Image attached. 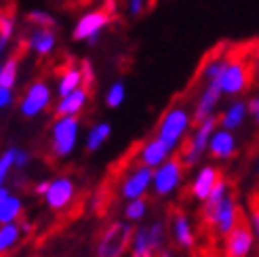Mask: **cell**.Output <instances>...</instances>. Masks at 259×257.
Segmentation results:
<instances>
[{
    "mask_svg": "<svg viewBox=\"0 0 259 257\" xmlns=\"http://www.w3.org/2000/svg\"><path fill=\"white\" fill-rule=\"evenodd\" d=\"M82 87V72L80 68H68L66 72L61 74L59 78V84H57V93L59 97H66L70 95L72 91H76V89Z\"/></svg>",
    "mask_w": 259,
    "mask_h": 257,
    "instance_id": "21",
    "label": "cell"
},
{
    "mask_svg": "<svg viewBox=\"0 0 259 257\" xmlns=\"http://www.w3.org/2000/svg\"><path fill=\"white\" fill-rule=\"evenodd\" d=\"M158 257H175V255H173L171 251H166V249H160V251H158Z\"/></svg>",
    "mask_w": 259,
    "mask_h": 257,
    "instance_id": "41",
    "label": "cell"
},
{
    "mask_svg": "<svg viewBox=\"0 0 259 257\" xmlns=\"http://www.w3.org/2000/svg\"><path fill=\"white\" fill-rule=\"evenodd\" d=\"M251 228H253V232L259 238V196L251 198Z\"/></svg>",
    "mask_w": 259,
    "mask_h": 257,
    "instance_id": "33",
    "label": "cell"
},
{
    "mask_svg": "<svg viewBox=\"0 0 259 257\" xmlns=\"http://www.w3.org/2000/svg\"><path fill=\"white\" fill-rule=\"evenodd\" d=\"M49 104H51V89H49V84L45 80H36V82H32L28 87V91H25V95L21 99L19 110H21L23 116L32 118V116H38V114H40Z\"/></svg>",
    "mask_w": 259,
    "mask_h": 257,
    "instance_id": "10",
    "label": "cell"
},
{
    "mask_svg": "<svg viewBox=\"0 0 259 257\" xmlns=\"http://www.w3.org/2000/svg\"><path fill=\"white\" fill-rule=\"evenodd\" d=\"M171 226H173V236L179 242V247H184V249L194 247V232H192L190 220L186 217L184 211L171 213Z\"/></svg>",
    "mask_w": 259,
    "mask_h": 257,
    "instance_id": "18",
    "label": "cell"
},
{
    "mask_svg": "<svg viewBox=\"0 0 259 257\" xmlns=\"http://www.w3.org/2000/svg\"><path fill=\"white\" fill-rule=\"evenodd\" d=\"M49 188H51V182H40V184H36V186H34V194L45 196L47 192H49Z\"/></svg>",
    "mask_w": 259,
    "mask_h": 257,
    "instance_id": "38",
    "label": "cell"
},
{
    "mask_svg": "<svg viewBox=\"0 0 259 257\" xmlns=\"http://www.w3.org/2000/svg\"><path fill=\"white\" fill-rule=\"evenodd\" d=\"M238 217H240V209L236 204V198H234V192H228L226 198L219 202V207L215 209V213L211 215V220L206 222L204 226L206 228H215V232L219 236H228L234 226L238 224Z\"/></svg>",
    "mask_w": 259,
    "mask_h": 257,
    "instance_id": "6",
    "label": "cell"
},
{
    "mask_svg": "<svg viewBox=\"0 0 259 257\" xmlns=\"http://www.w3.org/2000/svg\"><path fill=\"white\" fill-rule=\"evenodd\" d=\"M9 196H11V192H9V190L3 186V188H0V209H3V204L9 200Z\"/></svg>",
    "mask_w": 259,
    "mask_h": 257,
    "instance_id": "39",
    "label": "cell"
},
{
    "mask_svg": "<svg viewBox=\"0 0 259 257\" xmlns=\"http://www.w3.org/2000/svg\"><path fill=\"white\" fill-rule=\"evenodd\" d=\"M222 89H219L217 82H206L204 89H202V93L196 101V110H194V122L200 124L202 120H206L209 116H213V110L217 108L219 104V99H222Z\"/></svg>",
    "mask_w": 259,
    "mask_h": 257,
    "instance_id": "12",
    "label": "cell"
},
{
    "mask_svg": "<svg viewBox=\"0 0 259 257\" xmlns=\"http://www.w3.org/2000/svg\"><path fill=\"white\" fill-rule=\"evenodd\" d=\"M28 45L34 53L49 55L55 49V32L51 28H36L28 38Z\"/></svg>",
    "mask_w": 259,
    "mask_h": 257,
    "instance_id": "19",
    "label": "cell"
},
{
    "mask_svg": "<svg viewBox=\"0 0 259 257\" xmlns=\"http://www.w3.org/2000/svg\"><path fill=\"white\" fill-rule=\"evenodd\" d=\"M215 82L219 84L222 93H226V95L242 93L251 82V74H249L247 63L240 61V59H228V66L224 68L222 76H219Z\"/></svg>",
    "mask_w": 259,
    "mask_h": 257,
    "instance_id": "5",
    "label": "cell"
},
{
    "mask_svg": "<svg viewBox=\"0 0 259 257\" xmlns=\"http://www.w3.org/2000/svg\"><path fill=\"white\" fill-rule=\"evenodd\" d=\"M15 154H17V148H9L3 156H0V188H3L5 179L9 177V171L15 166Z\"/></svg>",
    "mask_w": 259,
    "mask_h": 257,
    "instance_id": "29",
    "label": "cell"
},
{
    "mask_svg": "<svg viewBox=\"0 0 259 257\" xmlns=\"http://www.w3.org/2000/svg\"><path fill=\"white\" fill-rule=\"evenodd\" d=\"M253 249V230H251V222L244 217V213L240 211L238 224L234 226V230L228 234L226 238V257H249Z\"/></svg>",
    "mask_w": 259,
    "mask_h": 257,
    "instance_id": "8",
    "label": "cell"
},
{
    "mask_svg": "<svg viewBox=\"0 0 259 257\" xmlns=\"http://www.w3.org/2000/svg\"><path fill=\"white\" fill-rule=\"evenodd\" d=\"M28 160H30V154L25 150H17V154H15V166L17 169H21V166L28 164Z\"/></svg>",
    "mask_w": 259,
    "mask_h": 257,
    "instance_id": "37",
    "label": "cell"
},
{
    "mask_svg": "<svg viewBox=\"0 0 259 257\" xmlns=\"http://www.w3.org/2000/svg\"><path fill=\"white\" fill-rule=\"evenodd\" d=\"M19 238V228L15 224H7L0 228V253L11 249Z\"/></svg>",
    "mask_w": 259,
    "mask_h": 257,
    "instance_id": "26",
    "label": "cell"
},
{
    "mask_svg": "<svg viewBox=\"0 0 259 257\" xmlns=\"http://www.w3.org/2000/svg\"><path fill=\"white\" fill-rule=\"evenodd\" d=\"M152 253H154V251H133L131 257H154Z\"/></svg>",
    "mask_w": 259,
    "mask_h": 257,
    "instance_id": "40",
    "label": "cell"
},
{
    "mask_svg": "<svg viewBox=\"0 0 259 257\" xmlns=\"http://www.w3.org/2000/svg\"><path fill=\"white\" fill-rule=\"evenodd\" d=\"M0 76H3V63H0Z\"/></svg>",
    "mask_w": 259,
    "mask_h": 257,
    "instance_id": "43",
    "label": "cell"
},
{
    "mask_svg": "<svg viewBox=\"0 0 259 257\" xmlns=\"http://www.w3.org/2000/svg\"><path fill=\"white\" fill-rule=\"evenodd\" d=\"M144 9H146V0H128V13L133 17H139Z\"/></svg>",
    "mask_w": 259,
    "mask_h": 257,
    "instance_id": "34",
    "label": "cell"
},
{
    "mask_svg": "<svg viewBox=\"0 0 259 257\" xmlns=\"http://www.w3.org/2000/svg\"><path fill=\"white\" fill-rule=\"evenodd\" d=\"M150 230V245H152V251H160L162 245H164V238H166V232H164V224L162 222H152L148 226Z\"/></svg>",
    "mask_w": 259,
    "mask_h": 257,
    "instance_id": "28",
    "label": "cell"
},
{
    "mask_svg": "<svg viewBox=\"0 0 259 257\" xmlns=\"http://www.w3.org/2000/svg\"><path fill=\"white\" fill-rule=\"evenodd\" d=\"M209 152L211 156L224 160V158H230L236 154V139L230 131L222 128V131H215L211 141H209Z\"/></svg>",
    "mask_w": 259,
    "mask_h": 257,
    "instance_id": "16",
    "label": "cell"
},
{
    "mask_svg": "<svg viewBox=\"0 0 259 257\" xmlns=\"http://www.w3.org/2000/svg\"><path fill=\"white\" fill-rule=\"evenodd\" d=\"M217 182H219V171L215 166H202L196 175V179H194V184H192V196L204 202L213 192Z\"/></svg>",
    "mask_w": 259,
    "mask_h": 257,
    "instance_id": "15",
    "label": "cell"
},
{
    "mask_svg": "<svg viewBox=\"0 0 259 257\" xmlns=\"http://www.w3.org/2000/svg\"><path fill=\"white\" fill-rule=\"evenodd\" d=\"M78 131H80V120L76 116L57 118L53 122V128H51V152H53L57 158H66L76 148Z\"/></svg>",
    "mask_w": 259,
    "mask_h": 257,
    "instance_id": "3",
    "label": "cell"
},
{
    "mask_svg": "<svg viewBox=\"0 0 259 257\" xmlns=\"http://www.w3.org/2000/svg\"><path fill=\"white\" fill-rule=\"evenodd\" d=\"M184 169L186 164L181 162L179 156H173L169 160H164L156 173H154V190H156V194L160 196H169L171 192H175L181 184V177H184Z\"/></svg>",
    "mask_w": 259,
    "mask_h": 257,
    "instance_id": "7",
    "label": "cell"
},
{
    "mask_svg": "<svg viewBox=\"0 0 259 257\" xmlns=\"http://www.w3.org/2000/svg\"><path fill=\"white\" fill-rule=\"evenodd\" d=\"M87 97H89V91L84 87L80 89H76V91H72L70 95L66 97H61L59 99V104L55 106V114H57V118L61 116H76L87 104Z\"/></svg>",
    "mask_w": 259,
    "mask_h": 257,
    "instance_id": "17",
    "label": "cell"
},
{
    "mask_svg": "<svg viewBox=\"0 0 259 257\" xmlns=\"http://www.w3.org/2000/svg\"><path fill=\"white\" fill-rule=\"evenodd\" d=\"M133 226L128 222H112L106 230L101 232L95 255L97 257H122L133 240Z\"/></svg>",
    "mask_w": 259,
    "mask_h": 257,
    "instance_id": "1",
    "label": "cell"
},
{
    "mask_svg": "<svg viewBox=\"0 0 259 257\" xmlns=\"http://www.w3.org/2000/svg\"><path fill=\"white\" fill-rule=\"evenodd\" d=\"M124 97H126L124 82H114V84L110 87L108 95H106V104H108L110 108H118L122 101H124Z\"/></svg>",
    "mask_w": 259,
    "mask_h": 257,
    "instance_id": "30",
    "label": "cell"
},
{
    "mask_svg": "<svg viewBox=\"0 0 259 257\" xmlns=\"http://www.w3.org/2000/svg\"><path fill=\"white\" fill-rule=\"evenodd\" d=\"M19 213H21V200L17 196H9V200L0 209V224L3 226L13 224L19 217Z\"/></svg>",
    "mask_w": 259,
    "mask_h": 257,
    "instance_id": "24",
    "label": "cell"
},
{
    "mask_svg": "<svg viewBox=\"0 0 259 257\" xmlns=\"http://www.w3.org/2000/svg\"><path fill=\"white\" fill-rule=\"evenodd\" d=\"M217 122H219V118L215 116V114H213V116H209L206 120H202L196 126V131L192 133V137L186 141L184 146H181L179 158H181V162H184L186 166L196 164L198 158L206 152V146H209V141H211V137L215 133V124Z\"/></svg>",
    "mask_w": 259,
    "mask_h": 257,
    "instance_id": "4",
    "label": "cell"
},
{
    "mask_svg": "<svg viewBox=\"0 0 259 257\" xmlns=\"http://www.w3.org/2000/svg\"><path fill=\"white\" fill-rule=\"evenodd\" d=\"M244 116H247V104H242V101H236V104H232L226 114H222L219 116V122H222V126L226 128V131H232V128H238L244 120Z\"/></svg>",
    "mask_w": 259,
    "mask_h": 257,
    "instance_id": "20",
    "label": "cell"
},
{
    "mask_svg": "<svg viewBox=\"0 0 259 257\" xmlns=\"http://www.w3.org/2000/svg\"><path fill=\"white\" fill-rule=\"evenodd\" d=\"M192 122V116L190 112L186 110V106H171L169 110L164 112V116L160 118V124H158V139L164 141L166 146L171 148H177L184 139L188 126Z\"/></svg>",
    "mask_w": 259,
    "mask_h": 257,
    "instance_id": "2",
    "label": "cell"
},
{
    "mask_svg": "<svg viewBox=\"0 0 259 257\" xmlns=\"http://www.w3.org/2000/svg\"><path fill=\"white\" fill-rule=\"evenodd\" d=\"M171 154V148L164 144V141H160L158 137L150 139L148 144H144L139 148V162L141 166H160L166 158H169Z\"/></svg>",
    "mask_w": 259,
    "mask_h": 257,
    "instance_id": "14",
    "label": "cell"
},
{
    "mask_svg": "<svg viewBox=\"0 0 259 257\" xmlns=\"http://www.w3.org/2000/svg\"><path fill=\"white\" fill-rule=\"evenodd\" d=\"M80 72H82V87L89 91L91 84H93V80H95V76H93V66H91V61H89V59H84V61L80 63Z\"/></svg>",
    "mask_w": 259,
    "mask_h": 257,
    "instance_id": "32",
    "label": "cell"
},
{
    "mask_svg": "<svg viewBox=\"0 0 259 257\" xmlns=\"http://www.w3.org/2000/svg\"><path fill=\"white\" fill-rule=\"evenodd\" d=\"M28 19L32 23H36L38 28H53V25H55V19L51 17L49 13H45V11H32L28 15Z\"/></svg>",
    "mask_w": 259,
    "mask_h": 257,
    "instance_id": "31",
    "label": "cell"
},
{
    "mask_svg": "<svg viewBox=\"0 0 259 257\" xmlns=\"http://www.w3.org/2000/svg\"><path fill=\"white\" fill-rule=\"evenodd\" d=\"M17 74H19V57L11 55L5 63H3V76H0V87L13 89L17 82Z\"/></svg>",
    "mask_w": 259,
    "mask_h": 257,
    "instance_id": "23",
    "label": "cell"
},
{
    "mask_svg": "<svg viewBox=\"0 0 259 257\" xmlns=\"http://www.w3.org/2000/svg\"><path fill=\"white\" fill-rule=\"evenodd\" d=\"M110 23V15L106 11H89L74 25L72 38L74 40H87L89 45H95L101 36V30Z\"/></svg>",
    "mask_w": 259,
    "mask_h": 257,
    "instance_id": "9",
    "label": "cell"
},
{
    "mask_svg": "<svg viewBox=\"0 0 259 257\" xmlns=\"http://www.w3.org/2000/svg\"><path fill=\"white\" fill-rule=\"evenodd\" d=\"M13 101V89H7V87H0V110L11 106Z\"/></svg>",
    "mask_w": 259,
    "mask_h": 257,
    "instance_id": "35",
    "label": "cell"
},
{
    "mask_svg": "<svg viewBox=\"0 0 259 257\" xmlns=\"http://www.w3.org/2000/svg\"><path fill=\"white\" fill-rule=\"evenodd\" d=\"M247 112L251 114V118L259 124V97H253L249 99V104H247Z\"/></svg>",
    "mask_w": 259,
    "mask_h": 257,
    "instance_id": "36",
    "label": "cell"
},
{
    "mask_svg": "<svg viewBox=\"0 0 259 257\" xmlns=\"http://www.w3.org/2000/svg\"><path fill=\"white\" fill-rule=\"evenodd\" d=\"M146 213H148V200H146L144 196L131 200V202L126 204V209H124V217H126V222H139Z\"/></svg>",
    "mask_w": 259,
    "mask_h": 257,
    "instance_id": "25",
    "label": "cell"
},
{
    "mask_svg": "<svg viewBox=\"0 0 259 257\" xmlns=\"http://www.w3.org/2000/svg\"><path fill=\"white\" fill-rule=\"evenodd\" d=\"M154 182V173L150 166H139L131 175H128L122 186H120V196L126 200H135L146 194V190L150 188V184Z\"/></svg>",
    "mask_w": 259,
    "mask_h": 257,
    "instance_id": "11",
    "label": "cell"
},
{
    "mask_svg": "<svg viewBox=\"0 0 259 257\" xmlns=\"http://www.w3.org/2000/svg\"><path fill=\"white\" fill-rule=\"evenodd\" d=\"M133 251H152L150 245V230L148 226H139L133 230V240H131Z\"/></svg>",
    "mask_w": 259,
    "mask_h": 257,
    "instance_id": "27",
    "label": "cell"
},
{
    "mask_svg": "<svg viewBox=\"0 0 259 257\" xmlns=\"http://www.w3.org/2000/svg\"><path fill=\"white\" fill-rule=\"evenodd\" d=\"M110 135H112L110 122H99V124H95V126L89 131V135H87V152L99 150V148L108 141Z\"/></svg>",
    "mask_w": 259,
    "mask_h": 257,
    "instance_id": "22",
    "label": "cell"
},
{
    "mask_svg": "<svg viewBox=\"0 0 259 257\" xmlns=\"http://www.w3.org/2000/svg\"><path fill=\"white\" fill-rule=\"evenodd\" d=\"M255 72H257V76H259V47H257V63H255Z\"/></svg>",
    "mask_w": 259,
    "mask_h": 257,
    "instance_id": "42",
    "label": "cell"
},
{
    "mask_svg": "<svg viewBox=\"0 0 259 257\" xmlns=\"http://www.w3.org/2000/svg\"><path fill=\"white\" fill-rule=\"evenodd\" d=\"M72 196H74V184L68 177H59V179H55V182H51V188L45 194L47 204L55 211L66 209L70 204V200H72Z\"/></svg>",
    "mask_w": 259,
    "mask_h": 257,
    "instance_id": "13",
    "label": "cell"
}]
</instances>
